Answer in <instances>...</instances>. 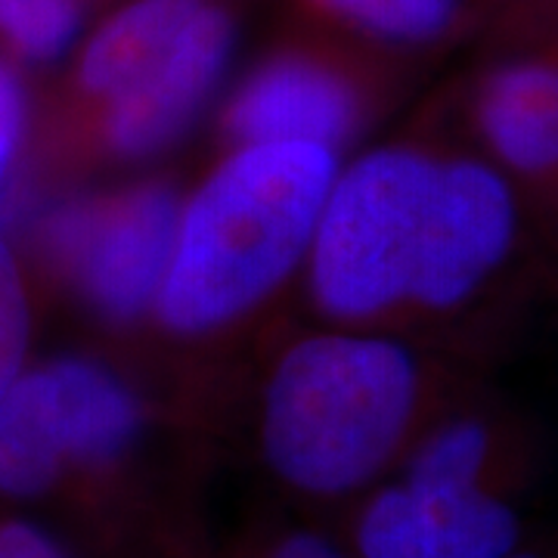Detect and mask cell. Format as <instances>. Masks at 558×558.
<instances>
[{
	"label": "cell",
	"instance_id": "obj_1",
	"mask_svg": "<svg viewBox=\"0 0 558 558\" xmlns=\"http://www.w3.org/2000/svg\"><path fill=\"white\" fill-rule=\"evenodd\" d=\"M524 220L484 153L385 146L326 196L311 242L314 295L341 319L459 314L509 270Z\"/></svg>",
	"mask_w": 558,
	"mask_h": 558
},
{
	"label": "cell",
	"instance_id": "obj_2",
	"mask_svg": "<svg viewBox=\"0 0 558 558\" xmlns=\"http://www.w3.org/2000/svg\"><path fill=\"white\" fill-rule=\"evenodd\" d=\"M444 403L438 373L407 344L317 336L277 366L260 422L267 465L307 497L366 487L410 450Z\"/></svg>",
	"mask_w": 558,
	"mask_h": 558
},
{
	"label": "cell",
	"instance_id": "obj_3",
	"mask_svg": "<svg viewBox=\"0 0 558 558\" xmlns=\"http://www.w3.org/2000/svg\"><path fill=\"white\" fill-rule=\"evenodd\" d=\"M336 156L319 143H248L180 208L159 314L199 336L267 299L311 252Z\"/></svg>",
	"mask_w": 558,
	"mask_h": 558
},
{
	"label": "cell",
	"instance_id": "obj_4",
	"mask_svg": "<svg viewBox=\"0 0 558 558\" xmlns=\"http://www.w3.org/2000/svg\"><path fill=\"white\" fill-rule=\"evenodd\" d=\"M233 28L205 0H137L81 57V84L106 102V143L153 156L190 128L230 60Z\"/></svg>",
	"mask_w": 558,
	"mask_h": 558
},
{
	"label": "cell",
	"instance_id": "obj_5",
	"mask_svg": "<svg viewBox=\"0 0 558 558\" xmlns=\"http://www.w3.org/2000/svg\"><path fill=\"white\" fill-rule=\"evenodd\" d=\"M143 428L134 391L94 360H53L0 395V494L35 499L106 472Z\"/></svg>",
	"mask_w": 558,
	"mask_h": 558
},
{
	"label": "cell",
	"instance_id": "obj_6",
	"mask_svg": "<svg viewBox=\"0 0 558 558\" xmlns=\"http://www.w3.org/2000/svg\"><path fill=\"white\" fill-rule=\"evenodd\" d=\"M178 223V193L146 183L65 205L50 220L47 240L81 299L106 319L128 323L159 301Z\"/></svg>",
	"mask_w": 558,
	"mask_h": 558
},
{
	"label": "cell",
	"instance_id": "obj_7",
	"mask_svg": "<svg viewBox=\"0 0 558 558\" xmlns=\"http://www.w3.org/2000/svg\"><path fill=\"white\" fill-rule=\"evenodd\" d=\"M357 558H509L524 549V521L506 490L400 475L363 506Z\"/></svg>",
	"mask_w": 558,
	"mask_h": 558
},
{
	"label": "cell",
	"instance_id": "obj_8",
	"mask_svg": "<svg viewBox=\"0 0 558 558\" xmlns=\"http://www.w3.org/2000/svg\"><path fill=\"white\" fill-rule=\"evenodd\" d=\"M472 128L524 218L546 223L558 260V53L490 69L472 94Z\"/></svg>",
	"mask_w": 558,
	"mask_h": 558
},
{
	"label": "cell",
	"instance_id": "obj_9",
	"mask_svg": "<svg viewBox=\"0 0 558 558\" xmlns=\"http://www.w3.org/2000/svg\"><path fill=\"white\" fill-rule=\"evenodd\" d=\"M354 94L326 65L277 60L258 69L230 102L227 128L248 143H319L336 146L354 128Z\"/></svg>",
	"mask_w": 558,
	"mask_h": 558
},
{
	"label": "cell",
	"instance_id": "obj_10",
	"mask_svg": "<svg viewBox=\"0 0 558 558\" xmlns=\"http://www.w3.org/2000/svg\"><path fill=\"white\" fill-rule=\"evenodd\" d=\"M381 38L425 44L457 28L469 0H326Z\"/></svg>",
	"mask_w": 558,
	"mask_h": 558
},
{
	"label": "cell",
	"instance_id": "obj_11",
	"mask_svg": "<svg viewBox=\"0 0 558 558\" xmlns=\"http://www.w3.org/2000/svg\"><path fill=\"white\" fill-rule=\"evenodd\" d=\"M81 0H0V32L28 60H53L75 40Z\"/></svg>",
	"mask_w": 558,
	"mask_h": 558
},
{
	"label": "cell",
	"instance_id": "obj_12",
	"mask_svg": "<svg viewBox=\"0 0 558 558\" xmlns=\"http://www.w3.org/2000/svg\"><path fill=\"white\" fill-rule=\"evenodd\" d=\"M28 348V301L10 248L0 242V395L16 381Z\"/></svg>",
	"mask_w": 558,
	"mask_h": 558
},
{
	"label": "cell",
	"instance_id": "obj_13",
	"mask_svg": "<svg viewBox=\"0 0 558 558\" xmlns=\"http://www.w3.org/2000/svg\"><path fill=\"white\" fill-rule=\"evenodd\" d=\"M0 558H72L60 539L25 519L0 521Z\"/></svg>",
	"mask_w": 558,
	"mask_h": 558
},
{
	"label": "cell",
	"instance_id": "obj_14",
	"mask_svg": "<svg viewBox=\"0 0 558 558\" xmlns=\"http://www.w3.org/2000/svg\"><path fill=\"white\" fill-rule=\"evenodd\" d=\"M22 121H25V100H22L20 81L0 62V178L20 143Z\"/></svg>",
	"mask_w": 558,
	"mask_h": 558
},
{
	"label": "cell",
	"instance_id": "obj_15",
	"mask_svg": "<svg viewBox=\"0 0 558 558\" xmlns=\"http://www.w3.org/2000/svg\"><path fill=\"white\" fill-rule=\"evenodd\" d=\"M248 558H351L341 553L332 539L311 534V531H295L286 537L274 539L270 546H264L260 553Z\"/></svg>",
	"mask_w": 558,
	"mask_h": 558
},
{
	"label": "cell",
	"instance_id": "obj_16",
	"mask_svg": "<svg viewBox=\"0 0 558 558\" xmlns=\"http://www.w3.org/2000/svg\"><path fill=\"white\" fill-rule=\"evenodd\" d=\"M509 558H546V556H539V553H534V549H519L515 556H509Z\"/></svg>",
	"mask_w": 558,
	"mask_h": 558
}]
</instances>
